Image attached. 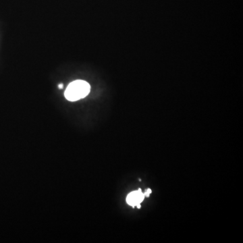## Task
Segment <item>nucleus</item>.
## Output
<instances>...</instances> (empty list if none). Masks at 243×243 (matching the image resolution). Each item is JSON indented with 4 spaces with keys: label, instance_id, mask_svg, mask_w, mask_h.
Returning <instances> with one entry per match:
<instances>
[{
    "label": "nucleus",
    "instance_id": "obj_3",
    "mask_svg": "<svg viewBox=\"0 0 243 243\" xmlns=\"http://www.w3.org/2000/svg\"><path fill=\"white\" fill-rule=\"evenodd\" d=\"M152 192V191H151V190L150 188H149V189H147L146 190V191H145V192L144 193V195H145V197H149V195H150V194Z\"/></svg>",
    "mask_w": 243,
    "mask_h": 243
},
{
    "label": "nucleus",
    "instance_id": "obj_1",
    "mask_svg": "<svg viewBox=\"0 0 243 243\" xmlns=\"http://www.w3.org/2000/svg\"><path fill=\"white\" fill-rule=\"evenodd\" d=\"M91 87L89 83L82 80L73 81L69 84L65 91V97L70 101H76L89 95Z\"/></svg>",
    "mask_w": 243,
    "mask_h": 243
},
{
    "label": "nucleus",
    "instance_id": "obj_4",
    "mask_svg": "<svg viewBox=\"0 0 243 243\" xmlns=\"http://www.w3.org/2000/svg\"><path fill=\"white\" fill-rule=\"evenodd\" d=\"M63 85L62 84V83H61V84H59V85H58V88H59V89H63Z\"/></svg>",
    "mask_w": 243,
    "mask_h": 243
},
{
    "label": "nucleus",
    "instance_id": "obj_2",
    "mask_svg": "<svg viewBox=\"0 0 243 243\" xmlns=\"http://www.w3.org/2000/svg\"><path fill=\"white\" fill-rule=\"evenodd\" d=\"M145 199L144 193L141 191V189L138 190H135L131 192L126 197V202L129 205L132 207H137L138 205H141L142 201Z\"/></svg>",
    "mask_w": 243,
    "mask_h": 243
}]
</instances>
